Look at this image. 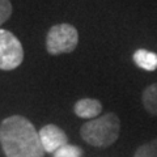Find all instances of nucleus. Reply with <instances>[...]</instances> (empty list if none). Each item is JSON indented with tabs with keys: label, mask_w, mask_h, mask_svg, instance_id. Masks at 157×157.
<instances>
[{
	"label": "nucleus",
	"mask_w": 157,
	"mask_h": 157,
	"mask_svg": "<svg viewBox=\"0 0 157 157\" xmlns=\"http://www.w3.org/2000/svg\"><path fill=\"white\" fill-rule=\"evenodd\" d=\"M0 144L7 157H45L38 131L21 115L8 117L2 122Z\"/></svg>",
	"instance_id": "obj_1"
},
{
	"label": "nucleus",
	"mask_w": 157,
	"mask_h": 157,
	"mask_svg": "<svg viewBox=\"0 0 157 157\" xmlns=\"http://www.w3.org/2000/svg\"><path fill=\"white\" fill-rule=\"evenodd\" d=\"M121 132V121L114 113H107L82 124L80 134L88 144L106 148L115 143Z\"/></svg>",
	"instance_id": "obj_2"
},
{
	"label": "nucleus",
	"mask_w": 157,
	"mask_h": 157,
	"mask_svg": "<svg viewBox=\"0 0 157 157\" xmlns=\"http://www.w3.org/2000/svg\"><path fill=\"white\" fill-rule=\"evenodd\" d=\"M78 42V33L70 24L54 25L46 38V48L52 55L72 52Z\"/></svg>",
	"instance_id": "obj_3"
},
{
	"label": "nucleus",
	"mask_w": 157,
	"mask_h": 157,
	"mask_svg": "<svg viewBox=\"0 0 157 157\" xmlns=\"http://www.w3.org/2000/svg\"><path fill=\"white\" fill-rule=\"evenodd\" d=\"M24 60V48L18 38L9 30L0 29V70L11 71Z\"/></svg>",
	"instance_id": "obj_4"
},
{
	"label": "nucleus",
	"mask_w": 157,
	"mask_h": 157,
	"mask_svg": "<svg viewBox=\"0 0 157 157\" xmlns=\"http://www.w3.org/2000/svg\"><path fill=\"white\" fill-rule=\"evenodd\" d=\"M38 134H39V139H41V144L43 147L45 153L54 155L59 148L68 144V137L66 135V132L55 124L43 126L39 130Z\"/></svg>",
	"instance_id": "obj_5"
},
{
	"label": "nucleus",
	"mask_w": 157,
	"mask_h": 157,
	"mask_svg": "<svg viewBox=\"0 0 157 157\" xmlns=\"http://www.w3.org/2000/svg\"><path fill=\"white\" fill-rule=\"evenodd\" d=\"M75 114L82 119H96L101 114L102 104L94 98H82L75 104Z\"/></svg>",
	"instance_id": "obj_6"
},
{
	"label": "nucleus",
	"mask_w": 157,
	"mask_h": 157,
	"mask_svg": "<svg viewBox=\"0 0 157 157\" xmlns=\"http://www.w3.org/2000/svg\"><path fill=\"white\" fill-rule=\"evenodd\" d=\"M135 64L144 71H155L157 70V54L148 51L145 48H139L134 52Z\"/></svg>",
	"instance_id": "obj_7"
},
{
	"label": "nucleus",
	"mask_w": 157,
	"mask_h": 157,
	"mask_svg": "<svg viewBox=\"0 0 157 157\" xmlns=\"http://www.w3.org/2000/svg\"><path fill=\"white\" fill-rule=\"evenodd\" d=\"M143 106L151 115L157 117V82L147 86L141 96Z\"/></svg>",
	"instance_id": "obj_8"
},
{
	"label": "nucleus",
	"mask_w": 157,
	"mask_h": 157,
	"mask_svg": "<svg viewBox=\"0 0 157 157\" xmlns=\"http://www.w3.org/2000/svg\"><path fill=\"white\" fill-rule=\"evenodd\" d=\"M134 157H157V139L140 145L136 149Z\"/></svg>",
	"instance_id": "obj_9"
},
{
	"label": "nucleus",
	"mask_w": 157,
	"mask_h": 157,
	"mask_svg": "<svg viewBox=\"0 0 157 157\" xmlns=\"http://www.w3.org/2000/svg\"><path fill=\"white\" fill-rule=\"evenodd\" d=\"M52 157H82V149L68 143L66 145H63L62 148H59L52 155Z\"/></svg>",
	"instance_id": "obj_10"
},
{
	"label": "nucleus",
	"mask_w": 157,
	"mask_h": 157,
	"mask_svg": "<svg viewBox=\"0 0 157 157\" xmlns=\"http://www.w3.org/2000/svg\"><path fill=\"white\" fill-rule=\"evenodd\" d=\"M12 14V4L9 0H0V26Z\"/></svg>",
	"instance_id": "obj_11"
}]
</instances>
